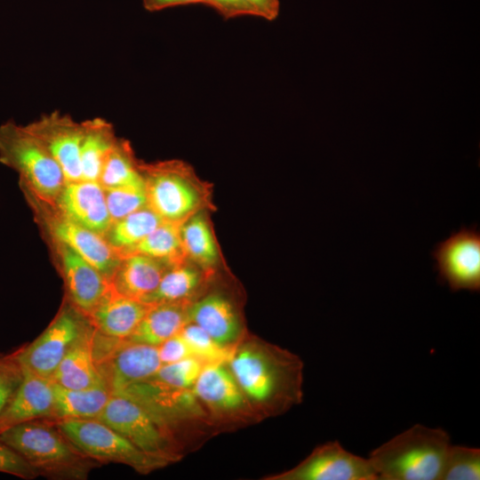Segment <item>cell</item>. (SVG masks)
Here are the masks:
<instances>
[{
    "label": "cell",
    "instance_id": "obj_1",
    "mask_svg": "<svg viewBox=\"0 0 480 480\" xmlns=\"http://www.w3.org/2000/svg\"><path fill=\"white\" fill-rule=\"evenodd\" d=\"M441 428L416 424L371 452L378 480H440L451 445Z\"/></svg>",
    "mask_w": 480,
    "mask_h": 480
},
{
    "label": "cell",
    "instance_id": "obj_2",
    "mask_svg": "<svg viewBox=\"0 0 480 480\" xmlns=\"http://www.w3.org/2000/svg\"><path fill=\"white\" fill-rule=\"evenodd\" d=\"M0 439L18 452L39 475L84 479L91 459L81 453L50 419H36L0 432Z\"/></svg>",
    "mask_w": 480,
    "mask_h": 480
},
{
    "label": "cell",
    "instance_id": "obj_3",
    "mask_svg": "<svg viewBox=\"0 0 480 480\" xmlns=\"http://www.w3.org/2000/svg\"><path fill=\"white\" fill-rule=\"evenodd\" d=\"M0 162L20 177L41 199L56 202L66 184L60 166L28 129L9 120L0 125Z\"/></svg>",
    "mask_w": 480,
    "mask_h": 480
},
{
    "label": "cell",
    "instance_id": "obj_4",
    "mask_svg": "<svg viewBox=\"0 0 480 480\" xmlns=\"http://www.w3.org/2000/svg\"><path fill=\"white\" fill-rule=\"evenodd\" d=\"M147 206L163 220L183 223L206 204L204 185L181 161L141 164Z\"/></svg>",
    "mask_w": 480,
    "mask_h": 480
},
{
    "label": "cell",
    "instance_id": "obj_5",
    "mask_svg": "<svg viewBox=\"0 0 480 480\" xmlns=\"http://www.w3.org/2000/svg\"><path fill=\"white\" fill-rule=\"evenodd\" d=\"M55 421L72 444L91 460L122 463L140 473H148L169 462L167 460L144 452L98 419Z\"/></svg>",
    "mask_w": 480,
    "mask_h": 480
},
{
    "label": "cell",
    "instance_id": "obj_6",
    "mask_svg": "<svg viewBox=\"0 0 480 480\" xmlns=\"http://www.w3.org/2000/svg\"><path fill=\"white\" fill-rule=\"evenodd\" d=\"M93 336V356L111 392L121 391L152 378L162 365L158 348L129 340Z\"/></svg>",
    "mask_w": 480,
    "mask_h": 480
},
{
    "label": "cell",
    "instance_id": "obj_7",
    "mask_svg": "<svg viewBox=\"0 0 480 480\" xmlns=\"http://www.w3.org/2000/svg\"><path fill=\"white\" fill-rule=\"evenodd\" d=\"M228 362L241 390L253 401L295 395L293 380L298 369L292 360H273L258 349L244 347L233 352Z\"/></svg>",
    "mask_w": 480,
    "mask_h": 480
},
{
    "label": "cell",
    "instance_id": "obj_8",
    "mask_svg": "<svg viewBox=\"0 0 480 480\" xmlns=\"http://www.w3.org/2000/svg\"><path fill=\"white\" fill-rule=\"evenodd\" d=\"M438 280L452 292L480 291V232L462 226L458 232L438 243L433 252Z\"/></svg>",
    "mask_w": 480,
    "mask_h": 480
},
{
    "label": "cell",
    "instance_id": "obj_9",
    "mask_svg": "<svg viewBox=\"0 0 480 480\" xmlns=\"http://www.w3.org/2000/svg\"><path fill=\"white\" fill-rule=\"evenodd\" d=\"M144 452L170 460L168 441L155 419L136 401L118 392L111 394L97 418Z\"/></svg>",
    "mask_w": 480,
    "mask_h": 480
},
{
    "label": "cell",
    "instance_id": "obj_10",
    "mask_svg": "<svg viewBox=\"0 0 480 480\" xmlns=\"http://www.w3.org/2000/svg\"><path fill=\"white\" fill-rule=\"evenodd\" d=\"M281 480H378L369 458L346 450L338 441L316 448L292 469L274 477Z\"/></svg>",
    "mask_w": 480,
    "mask_h": 480
},
{
    "label": "cell",
    "instance_id": "obj_11",
    "mask_svg": "<svg viewBox=\"0 0 480 480\" xmlns=\"http://www.w3.org/2000/svg\"><path fill=\"white\" fill-rule=\"evenodd\" d=\"M86 328L75 313L61 312L37 339L17 351L20 366L52 380L66 353Z\"/></svg>",
    "mask_w": 480,
    "mask_h": 480
},
{
    "label": "cell",
    "instance_id": "obj_12",
    "mask_svg": "<svg viewBox=\"0 0 480 480\" xmlns=\"http://www.w3.org/2000/svg\"><path fill=\"white\" fill-rule=\"evenodd\" d=\"M28 129L60 166L66 183L82 180L80 148L83 139V122L70 116L52 111L27 124Z\"/></svg>",
    "mask_w": 480,
    "mask_h": 480
},
{
    "label": "cell",
    "instance_id": "obj_13",
    "mask_svg": "<svg viewBox=\"0 0 480 480\" xmlns=\"http://www.w3.org/2000/svg\"><path fill=\"white\" fill-rule=\"evenodd\" d=\"M56 203L63 218L100 235L112 224L104 188L98 181L66 183Z\"/></svg>",
    "mask_w": 480,
    "mask_h": 480
},
{
    "label": "cell",
    "instance_id": "obj_14",
    "mask_svg": "<svg viewBox=\"0 0 480 480\" xmlns=\"http://www.w3.org/2000/svg\"><path fill=\"white\" fill-rule=\"evenodd\" d=\"M118 393L140 404L162 427L199 412L193 390L169 387L152 378L131 385Z\"/></svg>",
    "mask_w": 480,
    "mask_h": 480
},
{
    "label": "cell",
    "instance_id": "obj_15",
    "mask_svg": "<svg viewBox=\"0 0 480 480\" xmlns=\"http://www.w3.org/2000/svg\"><path fill=\"white\" fill-rule=\"evenodd\" d=\"M22 380L0 412V432L14 425L36 420L53 419L54 383L21 366Z\"/></svg>",
    "mask_w": 480,
    "mask_h": 480
},
{
    "label": "cell",
    "instance_id": "obj_16",
    "mask_svg": "<svg viewBox=\"0 0 480 480\" xmlns=\"http://www.w3.org/2000/svg\"><path fill=\"white\" fill-rule=\"evenodd\" d=\"M151 306L150 303L122 295L111 287L87 316L100 333L113 339L127 340Z\"/></svg>",
    "mask_w": 480,
    "mask_h": 480
},
{
    "label": "cell",
    "instance_id": "obj_17",
    "mask_svg": "<svg viewBox=\"0 0 480 480\" xmlns=\"http://www.w3.org/2000/svg\"><path fill=\"white\" fill-rule=\"evenodd\" d=\"M60 247L69 296L87 316L110 290V280L67 245Z\"/></svg>",
    "mask_w": 480,
    "mask_h": 480
},
{
    "label": "cell",
    "instance_id": "obj_18",
    "mask_svg": "<svg viewBox=\"0 0 480 480\" xmlns=\"http://www.w3.org/2000/svg\"><path fill=\"white\" fill-rule=\"evenodd\" d=\"M52 228L60 244L69 247L110 280L120 258L100 234L63 217L56 220L52 224Z\"/></svg>",
    "mask_w": 480,
    "mask_h": 480
},
{
    "label": "cell",
    "instance_id": "obj_19",
    "mask_svg": "<svg viewBox=\"0 0 480 480\" xmlns=\"http://www.w3.org/2000/svg\"><path fill=\"white\" fill-rule=\"evenodd\" d=\"M170 267L140 254L123 257L110 277L111 287L122 295L144 301Z\"/></svg>",
    "mask_w": 480,
    "mask_h": 480
},
{
    "label": "cell",
    "instance_id": "obj_20",
    "mask_svg": "<svg viewBox=\"0 0 480 480\" xmlns=\"http://www.w3.org/2000/svg\"><path fill=\"white\" fill-rule=\"evenodd\" d=\"M188 318L224 347L235 342L240 333L237 313L231 302L220 294H210L190 303Z\"/></svg>",
    "mask_w": 480,
    "mask_h": 480
},
{
    "label": "cell",
    "instance_id": "obj_21",
    "mask_svg": "<svg viewBox=\"0 0 480 480\" xmlns=\"http://www.w3.org/2000/svg\"><path fill=\"white\" fill-rule=\"evenodd\" d=\"M95 330L87 328L66 353L52 380L53 383L73 389L89 388L105 382L93 356Z\"/></svg>",
    "mask_w": 480,
    "mask_h": 480
},
{
    "label": "cell",
    "instance_id": "obj_22",
    "mask_svg": "<svg viewBox=\"0 0 480 480\" xmlns=\"http://www.w3.org/2000/svg\"><path fill=\"white\" fill-rule=\"evenodd\" d=\"M196 398L216 410H235L244 404V393L223 363L204 364L194 386Z\"/></svg>",
    "mask_w": 480,
    "mask_h": 480
},
{
    "label": "cell",
    "instance_id": "obj_23",
    "mask_svg": "<svg viewBox=\"0 0 480 480\" xmlns=\"http://www.w3.org/2000/svg\"><path fill=\"white\" fill-rule=\"evenodd\" d=\"M189 305L190 303L152 304L127 340L158 347L179 333L189 323Z\"/></svg>",
    "mask_w": 480,
    "mask_h": 480
},
{
    "label": "cell",
    "instance_id": "obj_24",
    "mask_svg": "<svg viewBox=\"0 0 480 480\" xmlns=\"http://www.w3.org/2000/svg\"><path fill=\"white\" fill-rule=\"evenodd\" d=\"M106 382L79 389L54 383V420L97 419L111 396Z\"/></svg>",
    "mask_w": 480,
    "mask_h": 480
},
{
    "label": "cell",
    "instance_id": "obj_25",
    "mask_svg": "<svg viewBox=\"0 0 480 480\" xmlns=\"http://www.w3.org/2000/svg\"><path fill=\"white\" fill-rule=\"evenodd\" d=\"M80 169L83 180L98 181L103 164L117 141L112 124L95 117L83 122Z\"/></svg>",
    "mask_w": 480,
    "mask_h": 480
},
{
    "label": "cell",
    "instance_id": "obj_26",
    "mask_svg": "<svg viewBox=\"0 0 480 480\" xmlns=\"http://www.w3.org/2000/svg\"><path fill=\"white\" fill-rule=\"evenodd\" d=\"M180 236L188 260L203 270H212L219 261V250L208 219L200 211L180 225Z\"/></svg>",
    "mask_w": 480,
    "mask_h": 480
},
{
    "label": "cell",
    "instance_id": "obj_27",
    "mask_svg": "<svg viewBox=\"0 0 480 480\" xmlns=\"http://www.w3.org/2000/svg\"><path fill=\"white\" fill-rule=\"evenodd\" d=\"M203 279L202 271L188 260L171 266L161 278L156 289L144 302L190 303V298L197 291Z\"/></svg>",
    "mask_w": 480,
    "mask_h": 480
},
{
    "label": "cell",
    "instance_id": "obj_28",
    "mask_svg": "<svg viewBox=\"0 0 480 480\" xmlns=\"http://www.w3.org/2000/svg\"><path fill=\"white\" fill-rule=\"evenodd\" d=\"M181 224L164 221L140 243L122 253L120 259L132 254H140L170 266L185 261L188 259L181 242Z\"/></svg>",
    "mask_w": 480,
    "mask_h": 480
},
{
    "label": "cell",
    "instance_id": "obj_29",
    "mask_svg": "<svg viewBox=\"0 0 480 480\" xmlns=\"http://www.w3.org/2000/svg\"><path fill=\"white\" fill-rule=\"evenodd\" d=\"M98 182L103 188L145 187L141 164L126 140L117 139L101 169Z\"/></svg>",
    "mask_w": 480,
    "mask_h": 480
},
{
    "label": "cell",
    "instance_id": "obj_30",
    "mask_svg": "<svg viewBox=\"0 0 480 480\" xmlns=\"http://www.w3.org/2000/svg\"><path fill=\"white\" fill-rule=\"evenodd\" d=\"M164 221L146 205L112 223L106 232V240L120 258L122 253L140 243Z\"/></svg>",
    "mask_w": 480,
    "mask_h": 480
},
{
    "label": "cell",
    "instance_id": "obj_31",
    "mask_svg": "<svg viewBox=\"0 0 480 480\" xmlns=\"http://www.w3.org/2000/svg\"><path fill=\"white\" fill-rule=\"evenodd\" d=\"M480 479V449L451 444L440 480Z\"/></svg>",
    "mask_w": 480,
    "mask_h": 480
},
{
    "label": "cell",
    "instance_id": "obj_32",
    "mask_svg": "<svg viewBox=\"0 0 480 480\" xmlns=\"http://www.w3.org/2000/svg\"><path fill=\"white\" fill-rule=\"evenodd\" d=\"M180 333L188 343L193 356L204 364L228 362L233 353L228 349V347L218 344L194 323H188Z\"/></svg>",
    "mask_w": 480,
    "mask_h": 480
},
{
    "label": "cell",
    "instance_id": "obj_33",
    "mask_svg": "<svg viewBox=\"0 0 480 480\" xmlns=\"http://www.w3.org/2000/svg\"><path fill=\"white\" fill-rule=\"evenodd\" d=\"M204 364L195 356L188 357L162 364L152 379L169 387L189 389L193 388Z\"/></svg>",
    "mask_w": 480,
    "mask_h": 480
},
{
    "label": "cell",
    "instance_id": "obj_34",
    "mask_svg": "<svg viewBox=\"0 0 480 480\" xmlns=\"http://www.w3.org/2000/svg\"><path fill=\"white\" fill-rule=\"evenodd\" d=\"M112 223L147 205L145 187L104 188Z\"/></svg>",
    "mask_w": 480,
    "mask_h": 480
},
{
    "label": "cell",
    "instance_id": "obj_35",
    "mask_svg": "<svg viewBox=\"0 0 480 480\" xmlns=\"http://www.w3.org/2000/svg\"><path fill=\"white\" fill-rule=\"evenodd\" d=\"M22 380L21 366L17 351L11 355H0V412L12 398Z\"/></svg>",
    "mask_w": 480,
    "mask_h": 480
},
{
    "label": "cell",
    "instance_id": "obj_36",
    "mask_svg": "<svg viewBox=\"0 0 480 480\" xmlns=\"http://www.w3.org/2000/svg\"><path fill=\"white\" fill-rule=\"evenodd\" d=\"M0 472L22 479H34L40 476L18 452L0 439Z\"/></svg>",
    "mask_w": 480,
    "mask_h": 480
},
{
    "label": "cell",
    "instance_id": "obj_37",
    "mask_svg": "<svg viewBox=\"0 0 480 480\" xmlns=\"http://www.w3.org/2000/svg\"><path fill=\"white\" fill-rule=\"evenodd\" d=\"M157 348L162 364L175 363L193 356L188 343L180 332L166 340Z\"/></svg>",
    "mask_w": 480,
    "mask_h": 480
},
{
    "label": "cell",
    "instance_id": "obj_38",
    "mask_svg": "<svg viewBox=\"0 0 480 480\" xmlns=\"http://www.w3.org/2000/svg\"><path fill=\"white\" fill-rule=\"evenodd\" d=\"M247 15L255 16L268 21L275 20L280 12L279 0H240Z\"/></svg>",
    "mask_w": 480,
    "mask_h": 480
},
{
    "label": "cell",
    "instance_id": "obj_39",
    "mask_svg": "<svg viewBox=\"0 0 480 480\" xmlns=\"http://www.w3.org/2000/svg\"><path fill=\"white\" fill-rule=\"evenodd\" d=\"M204 5L215 10L225 20L247 15L240 0H202Z\"/></svg>",
    "mask_w": 480,
    "mask_h": 480
},
{
    "label": "cell",
    "instance_id": "obj_40",
    "mask_svg": "<svg viewBox=\"0 0 480 480\" xmlns=\"http://www.w3.org/2000/svg\"><path fill=\"white\" fill-rule=\"evenodd\" d=\"M141 2L143 7L151 12L177 6L203 4L202 0H141Z\"/></svg>",
    "mask_w": 480,
    "mask_h": 480
}]
</instances>
